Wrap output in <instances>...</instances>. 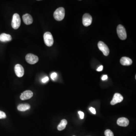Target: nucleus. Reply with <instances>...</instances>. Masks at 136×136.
Returning <instances> with one entry per match:
<instances>
[{
  "instance_id": "f257e3e1",
  "label": "nucleus",
  "mask_w": 136,
  "mask_h": 136,
  "mask_svg": "<svg viewBox=\"0 0 136 136\" xmlns=\"http://www.w3.org/2000/svg\"><path fill=\"white\" fill-rule=\"evenodd\" d=\"M65 15V9L63 7H59L57 8L53 14L55 19L58 21L62 20L64 19Z\"/></svg>"
},
{
  "instance_id": "f03ea898",
  "label": "nucleus",
  "mask_w": 136,
  "mask_h": 136,
  "mask_svg": "<svg viewBox=\"0 0 136 136\" xmlns=\"http://www.w3.org/2000/svg\"><path fill=\"white\" fill-rule=\"evenodd\" d=\"M21 24V19L19 15L17 13H15L13 16L12 26L13 29L16 30L18 29Z\"/></svg>"
},
{
  "instance_id": "7ed1b4c3",
  "label": "nucleus",
  "mask_w": 136,
  "mask_h": 136,
  "mask_svg": "<svg viewBox=\"0 0 136 136\" xmlns=\"http://www.w3.org/2000/svg\"><path fill=\"white\" fill-rule=\"evenodd\" d=\"M117 33L118 37L122 40H124L127 38L126 30L123 25H119L117 27Z\"/></svg>"
},
{
  "instance_id": "20e7f679",
  "label": "nucleus",
  "mask_w": 136,
  "mask_h": 136,
  "mask_svg": "<svg viewBox=\"0 0 136 136\" xmlns=\"http://www.w3.org/2000/svg\"><path fill=\"white\" fill-rule=\"evenodd\" d=\"M44 43L48 47H51L54 43V40L52 35L51 33L47 32L44 33Z\"/></svg>"
},
{
  "instance_id": "39448f33",
  "label": "nucleus",
  "mask_w": 136,
  "mask_h": 136,
  "mask_svg": "<svg viewBox=\"0 0 136 136\" xmlns=\"http://www.w3.org/2000/svg\"><path fill=\"white\" fill-rule=\"evenodd\" d=\"M26 61L30 64H34L36 63L39 60V58L37 56L29 53L27 54L25 57Z\"/></svg>"
},
{
  "instance_id": "423d86ee",
  "label": "nucleus",
  "mask_w": 136,
  "mask_h": 136,
  "mask_svg": "<svg viewBox=\"0 0 136 136\" xmlns=\"http://www.w3.org/2000/svg\"><path fill=\"white\" fill-rule=\"evenodd\" d=\"M98 47L99 49L102 51L103 54L106 56H107L109 53V49L107 47V45H106L104 42L102 41H99L98 44Z\"/></svg>"
},
{
  "instance_id": "0eeeda50",
  "label": "nucleus",
  "mask_w": 136,
  "mask_h": 136,
  "mask_svg": "<svg viewBox=\"0 0 136 136\" xmlns=\"http://www.w3.org/2000/svg\"><path fill=\"white\" fill-rule=\"evenodd\" d=\"M92 21V17L90 14L86 13L82 17V24L85 27H88L91 24Z\"/></svg>"
},
{
  "instance_id": "6e6552de",
  "label": "nucleus",
  "mask_w": 136,
  "mask_h": 136,
  "mask_svg": "<svg viewBox=\"0 0 136 136\" xmlns=\"http://www.w3.org/2000/svg\"><path fill=\"white\" fill-rule=\"evenodd\" d=\"M123 100V97L120 94L116 93L114 95L112 100L110 102L112 105H114L118 103H120Z\"/></svg>"
},
{
  "instance_id": "1a4fd4ad",
  "label": "nucleus",
  "mask_w": 136,
  "mask_h": 136,
  "mask_svg": "<svg viewBox=\"0 0 136 136\" xmlns=\"http://www.w3.org/2000/svg\"><path fill=\"white\" fill-rule=\"evenodd\" d=\"M15 72L16 75L18 77H23L24 74V70L23 66L20 64H17L15 66Z\"/></svg>"
},
{
  "instance_id": "9d476101",
  "label": "nucleus",
  "mask_w": 136,
  "mask_h": 136,
  "mask_svg": "<svg viewBox=\"0 0 136 136\" xmlns=\"http://www.w3.org/2000/svg\"><path fill=\"white\" fill-rule=\"evenodd\" d=\"M33 96V93L30 90H26L23 92L20 96V99L22 100H27L31 98Z\"/></svg>"
},
{
  "instance_id": "9b49d317",
  "label": "nucleus",
  "mask_w": 136,
  "mask_h": 136,
  "mask_svg": "<svg viewBox=\"0 0 136 136\" xmlns=\"http://www.w3.org/2000/svg\"><path fill=\"white\" fill-rule=\"evenodd\" d=\"M129 121L126 118L122 117L119 118L117 121V124L119 126L122 127H127L129 125Z\"/></svg>"
},
{
  "instance_id": "f8f14e48",
  "label": "nucleus",
  "mask_w": 136,
  "mask_h": 136,
  "mask_svg": "<svg viewBox=\"0 0 136 136\" xmlns=\"http://www.w3.org/2000/svg\"><path fill=\"white\" fill-rule=\"evenodd\" d=\"M23 19L24 23L27 25L31 24L33 22L32 17L28 14H26L23 15Z\"/></svg>"
},
{
  "instance_id": "ddd939ff",
  "label": "nucleus",
  "mask_w": 136,
  "mask_h": 136,
  "mask_svg": "<svg viewBox=\"0 0 136 136\" xmlns=\"http://www.w3.org/2000/svg\"><path fill=\"white\" fill-rule=\"evenodd\" d=\"M120 63L123 66H128L132 64V60L128 57H123L121 59Z\"/></svg>"
},
{
  "instance_id": "4468645a",
  "label": "nucleus",
  "mask_w": 136,
  "mask_h": 136,
  "mask_svg": "<svg viewBox=\"0 0 136 136\" xmlns=\"http://www.w3.org/2000/svg\"><path fill=\"white\" fill-rule=\"evenodd\" d=\"M12 37L10 35L6 33H2L0 35V40L2 42H6L11 41Z\"/></svg>"
},
{
  "instance_id": "2eb2a0df",
  "label": "nucleus",
  "mask_w": 136,
  "mask_h": 136,
  "mask_svg": "<svg viewBox=\"0 0 136 136\" xmlns=\"http://www.w3.org/2000/svg\"><path fill=\"white\" fill-rule=\"evenodd\" d=\"M30 106L28 104H20L17 106V109L20 111H25L30 109Z\"/></svg>"
},
{
  "instance_id": "dca6fc26",
  "label": "nucleus",
  "mask_w": 136,
  "mask_h": 136,
  "mask_svg": "<svg viewBox=\"0 0 136 136\" xmlns=\"http://www.w3.org/2000/svg\"><path fill=\"white\" fill-rule=\"evenodd\" d=\"M67 124V121L65 119H63L61 121L60 124L58 125V129L59 131L63 130L65 129Z\"/></svg>"
},
{
  "instance_id": "f3484780",
  "label": "nucleus",
  "mask_w": 136,
  "mask_h": 136,
  "mask_svg": "<svg viewBox=\"0 0 136 136\" xmlns=\"http://www.w3.org/2000/svg\"><path fill=\"white\" fill-rule=\"evenodd\" d=\"M104 134L106 136H114L113 133L109 129L106 130L105 131Z\"/></svg>"
},
{
  "instance_id": "a211bd4d",
  "label": "nucleus",
  "mask_w": 136,
  "mask_h": 136,
  "mask_svg": "<svg viewBox=\"0 0 136 136\" xmlns=\"http://www.w3.org/2000/svg\"><path fill=\"white\" fill-rule=\"evenodd\" d=\"M7 117L6 114L4 112L0 110V119H4Z\"/></svg>"
},
{
  "instance_id": "6ab92c4d",
  "label": "nucleus",
  "mask_w": 136,
  "mask_h": 136,
  "mask_svg": "<svg viewBox=\"0 0 136 136\" xmlns=\"http://www.w3.org/2000/svg\"><path fill=\"white\" fill-rule=\"evenodd\" d=\"M57 74L55 72H54L51 74V78L53 80H55V79L57 77Z\"/></svg>"
},
{
  "instance_id": "aec40b11",
  "label": "nucleus",
  "mask_w": 136,
  "mask_h": 136,
  "mask_svg": "<svg viewBox=\"0 0 136 136\" xmlns=\"http://www.w3.org/2000/svg\"><path fill=\"white\" fill-rule=\"evenodd\" d=\"M78 114L80 116V118L81 119H83L84 118V113L81 111H79Z\"/></svg>"
},
{
  "instance_id": "412c9836",
  "label": "nucleus",
  "mask_w": 136,
  "mask_h": 136,
  "mask_svg": "<svg viewBox=\"0 0 136 136\" xmlns=\"http://www.w3.org/2000/svg\"><path fill=\"white\" fill-rule=\"evenodd\" d=\"M48 80H49V78L47 76H46L42 79V81L43 83H45V82H47Z\"/></svg>"
},
{
  "instance_id": "4be33fe9",
  "label": "nucleus",
  "mask_w": 136,
  "mask_h": 136,
  "mask_svg": "<svg viewBox=\"0 0 136 136\" xmlns=\"http://www.w3.org/2000/svg\"><path fill=\"white\" fill-rule=\"evenodd\" d=\"M89 110H90V112L92 113L93 114H96V110L95 108H93V107H90V108Z\"/></svg>"
},
{
  "instance_id": "5701e85b",
  "label": "nucleus",
  "mask_w": 136,
  "mask_h": 136,
  "mask_svg": "<svg viewBox=\"0 0 136 136\" xmlns=\"http://www.w3.org/2000/svg\"><path fill=\"white\" fill-rule=\"evenodd\" d=\"M102 69H103V66H101L98 68V69H97V71H101Z\"/></svg>"
},
{
  "instance_id": "b1692460",
  "label": "nucleus",
  "mask_w": 136,
  "mask_h": 136,
  "mask_svg": "<svg viewBox=\"0 0 136 136\" xmlns=\"http://www.w3.org/2000/svg\"><path fill=\"white\" fill-rule=\"evenodd\" d=\"M107 78H108V76L107 75H104L103 76L102 78V79L103 81H104V80H106L107 79Z\"/></svg>"
},
{
  "instance_id": "393cba45",
  "label": "nucleus",
  "mask_w": 136,
  "mask_h": 136,
  "mask_svg": "<svg viewBox=\"0 0 136 136\" xmlns=\"http://www.w3.org/2000/svg\"></svg>"
}]
</instances>
